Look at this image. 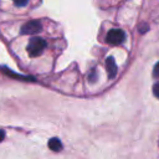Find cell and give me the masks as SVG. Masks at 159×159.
Segmentation results:
<instances>
[{
  "mask_svg": "<svg viewBox=\"0 0 159 159\" xmlns=\"http://www.w3.org/2000/svg\"><path fill=\"white\" fill-rule=\"evenodd\" d=\"M4 138H5V132L2 129H0V142H2Z\"/></svg>",
  "mask_w": 159,
  "mask_h": 159,
  "instance_id": "8fae6325",
  "label": "cell"
},
{
  "mask_svg": "<svg viewBox=\"0 0 159 159\" xmlns=\"http://www.w3.org/2000/svg\"><path fill=\"white\" fill-rule=\"evenodd\" d=\"M96 80H97V71L93 68V70L89 72V75H88V82L93 83V82H96Z\"/></svg>",
  "mask_w": 159,
  "mask_h": 159,
  "instance_id": "52a82bcc",
  "label": "cell"
},
{
  "mask_svg": "<svg viewBox=\"0 0 159 159\" xmlns=\"http://www.w3.org/2000/svg\"><path fill=\"white\" fill-rule=\"evenodd\" d=\"M47 145H48V148H50L51 150H53V152H61V150H62V143H61V140H60L58 138H56V137L51 138V139L48 140Z\"/></svg>",
  "mask_w": 159,
  "mask_h": 159,
  "instance_id": "8992f818",
  "label": "cell"
},
{
  "mask_svg": "<svg viewBox=\"0 0 159 159\" xmlns=\"http://www.w3.org/2000/svg\"><path fill=\"white\" fill-rule=\"evenodd\" d=\"M1 71H2L5 75H7L9 77H16V78H19V80H21V81H35L34 77H29V76H22V75L15 73V72H12L11 70H9V68L5 67V66L1 67Z\"/></svg>",
  "mask_w": 159,
  "mask_h": 159,
  "instance_id": "5b68a950",
  "label": "cell"
},
{
  "mask_svg": "<svg viewBox=\"0 0 159 159\" xmlns=\"http://www.w3.org/2000/svg\"><path fill=\"white\" fill-rule=\"evenodd\" d=\"M106 67H107V72H108V77L109 78H114L116 75H117V65H116V61L112 56L107 57L106 60Z\"/></svg>",
  "mask_w": 159,
  "mask_h": 159,
  "instance_id": "277c9868",
  "label": "cell"
},
{
  "mask_svg": "<svg viewBox=\"0 0 159 159\" xmlns=\"http://www.w3.org/2000/svg\"><path fill=\"white\" fill-rule=\"evenodd\" d=\"M153 93L159 98V82H158L157 84H154V86H153Z\"/></svg>",
  "mask_w": 159,
  "mask_h": 159,
  "instance_id": "ba28073f",
  "label": "cell"
},
{
  "mask_svg": "<svg viewBox=\"0 0 159 159\" xmlns=\"http://www.w3.org/2000/svg\"><path fill=\"white\" fill-rule=\"evenodd\" d=\"M14 5L15 6H25V5H27V0H24V1H14Z\"/></svg>",
  "mask_w": 159,
  "mask_h": 159,
  "instance_id": "30bf717a",
  "label": "cell"
},
{
  "mask_svg": "<svg viewBox=\"0 0 159 159\" xmlns=\"http://www.w3.org/2000/svg\"><path fill=\"white\" fill-rule=\"evenodd\" d=\"M45 47H46V41L42 37H32V39H30L26 50H27L29 56L37 57L43 52Z\"/></svg>",
  "mask_w": 159,
  "mask_h": 159,
  "instance_id": "6da1fadb",
  "label": "cell"
},
{
  "mask_svg": "<svg viewBox=\"0 0 159 159\" xmlns=\"http://www.w3.org/2000/svg\"><path fill=\"white\" fill-rule=\"evenodd\" d=\"M41 29H42V25L39 20H30L21 26L20 32L22 35H34V34L40 32Z\"/></svg>",
  "mask_w": 159,
  "mask_h": 159,
  "instance_id": "7a4b0ae2",
  "label": "cell"
},
{
  "mask_svg": "<svg viewBox=\"0 0 159 159\" xmlns=\"http://www.w3.org/2000/svg\"><path fill=\"white\" fill-rule=\"evenodd\" d=\"M153 76L154 77H159V62L154 66V71H153Z\"/></svg>",
  "mask_w": 159,
  "mask_h": 159,
  "instance_id": "9c48e42d",
  "label": "cell"
},
{
  "mask_svg": "<svg viewBox=\"0 0 159 159\" xmlns=\"http://www.w3.org/2000/svg\"><path fill=\"white\" fill-rule=\"evenodd\" d=\"M124 39H125V34L120 29H112L108 31L106 36V41L109 45H119L124 41Z\"/></svg>",
  "mask_w": 159,
  "mask_h": 159,
  "instance_id": "3957f363",
  "label": "cell"
}]
</instances>
